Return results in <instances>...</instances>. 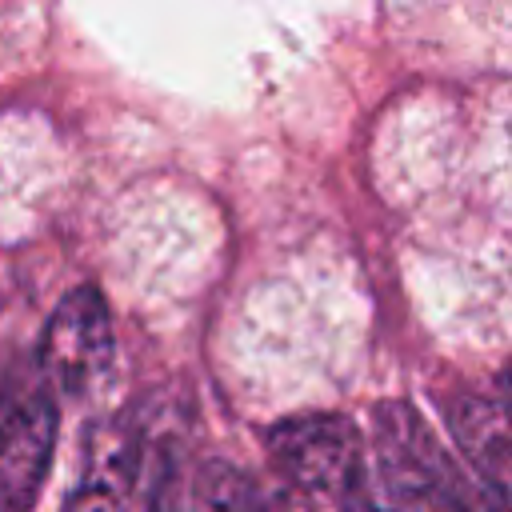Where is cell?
Masks as SVG:
<instances>
[{"label": "cell", "mask_w": 512, "mask_h": 512, "mask_svg": "<svg viewBox=\"0 0 512 512\" xmlns=\"http://www.w3.org/2000/svg\"><path fill=\"white\" fill-rule=\"evenodd\" d=\"M448 424L476 476L504 500H512V408L504 400L464 396L452 404Z\"/></svg>", "instance_id": "5b68a950"}, {"label": "cell", "mask_w": 512, "mask_h": 512, "mask_svg": "<svg viewBox=\"0 0 512 512\" xmlns=\"http://www.w3.org/2000/svg\"><path fill=\"white\" fill-rule=\"evenodd\" d=\"M112 360V320H108V304L104 296L84 284L76 292H68L40 340V372L56 392H84L100 380V372Z\"/></svg>", "instance_id": "277c9868"}, {"label": "cell", "mask_w": 512, "mask_h": 512, "mask_svg": "<svg viewBox=\"0 0 512 512\" xmlns=\"http://www.w3.org/2000/svg\"><path fill=\"white\" fill-rule=\"evenodd\" d=\"M64 512H124V492L84 476V484L64 500Z\"/></svg>", "instance_id": "52a82bcc"}, {"label": "cell", "mask_w": 512, "mask_h": 512, "mask_svg": "<svg viewBox=\"0 0 512 512\" xmlns=\"http://www.w3.org/2000/svg\"><path fill=\"white\" fill-rule=\"evenodd\" d=\"M500 400L512 408V364L504 368V376H500Z\"/></svg>", "instance_id": "30bf717a"}, {"label": "cell", "mask_w": 512, "mask_h": 512, "mask_svg": "<svg viewBox=\"0 0 512 512\" xmlns=\"http://www.w3.org/2000/svg\"><path fill=\"white\" fill-rule=\"evenodd\" d=\"M372 444L388 512H508L504 496L472 480L408 404L376 408Z\"/></svg>", "instance_id": "6da1fadb"}, {"label": "cell", "mask_w": 512, "mask_h": 512, "mask_svg": "<svg viewBox=\"0 0 512 512\" xmlns=\"http://www.w3.org/2000/svg\"><path fill=\"white\" fill-rule=\"evenodd\" d=\"M188 512H280V500L276 488H260L236 464L212 460L192 480Z\"/></svg>", "instance_id": "8992f818"}, {"label": "cell", "mask_w": 512, "mask_h": 512, "mask_svg": "<svg viewBox=\"0 0 512 512\" xmlns=\"http://www.w3.org/2000/svg\"><path fill=\"white\" fill-rule=\"evenodd\" d=\"M268 452L292 488L328 492V496H356L364 472V448L352 420L320 412V416H292L268 432Z\"/></svg>", "instance_id": "3957f363"}, {"label": "cell", "mask_w": 512, "mask_h": 512, "mask_svg": "<svg viewBox=\"0 0 512 512\" xmlns=\"http://www.w3.org/2000/svg\"><path fill=\"white\" fill-rule=\"evenodd\" d=\"M56 388L40 364H12L0 380V512H32L56 448Z\"/></svg>", "instance_id": "7a4b0ae2"}, {"label": "cell", "mask_w": 512, "mask_h": 512, "mask_svg": "<svg viewBox=\"0 0 512 512\" xmlns=\"http://www.w3.org/2000/svg\"><path fill=\"white\" fill-rule=\"evenodd\" d=\"M348 512H388L384 504H376V500H368L364 492H356L352 500H348Z\"/></svg>", "instance_id": "9c48e42d"}, {"label": "cell", "mask_w": 512, "mask_h": 512, "mask_svg": "<svg viewBox=\"0 0 512 512\" xmlns=\"http://www.w3.org/2000/svg\"><path fill=\"white\" fill-rule=\"evenodd\" d=\"M148 512H184V488H180V468L176 460H164V468L152 480Z\"/></svg>", "instance_id": "ba28073f"}]
</instances>
